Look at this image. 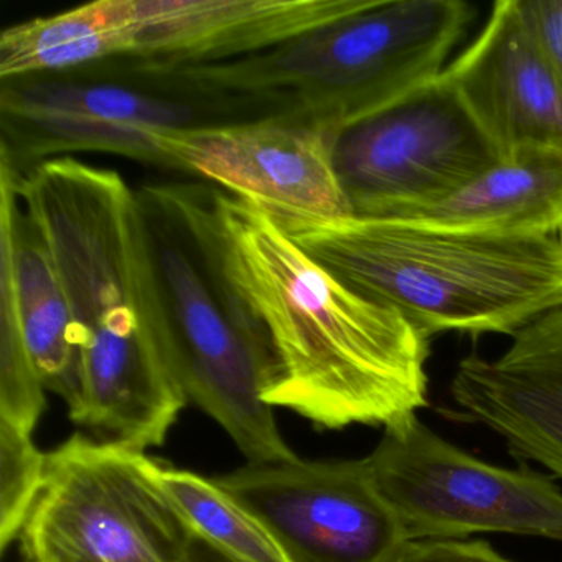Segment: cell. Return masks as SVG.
Instances as JSON below:
<instances>
[{
    "mask_svg": "<svg viewBox=\"0 0 562 562\" xmlns=\"http://www.w3.org/2000/svg\"><path fill=\"white\" fill-rule=\"evenodd\" d=\"M136 37L137 0H94L5 29L0 34V78L9 83L117 55L133 57Z\"/></svg>",
    "mask_w": 562,
    "mask_h": 562,
    "instance_id": "e0dca14e",
    "label": "cell"
},
{
    "mask_svg": "<svg viewBox=\"0 0 562 562\" xmlns=\"http://www.w3.org/2000/svg\"><path fill=\"white\" fill-rule=\"evenodd\" d=\"M381 220L502 235H555L562 232V153L522 150L443 202Z\"/></svg>",
    "mask_w": 562,
    "mask_h": 562,
    "instance_id": "2e32d148",
    "label": "cell"
},
{
    "mask_svg": "<svg viewBox=\"0 0 562 562\" xmlns=\"http://www.w3.org/2000/svg\"><path fill=\"white\" fill-rule=\"evenodd\" d=\"M47 453L32 434L0 419V549L19 539L25 519L44 485Z\"/></svg>",
    "mask_w": 562,
    "mask_h": 562,
    "instance_id": "ffe728a7",
    "label": "cell"
},
{
    "mask_svg": "<svg viewBox=\"0 0 562 562\" xmlns=\"http://www.w3.org/2000/svg\"><path fill=\"white\" fill-rule=\"evenodd\" d=\"M393 562H512L482 539L409 541Z\"/></svg>",
    "mask_w": 562,
    "mask_h": 562,
    "instance_id": "44dd1931",
    "label": "cell"
},
{
    "mask_svg": "<svg viewBox=\"0 0 562 562\" xmlns=\"http://www.w3.org/2000/svg\"><path fill=\"white\" fill-rule=\"evenodd\" d=\"M179 562H238L236 559L229 558L225 552L218 551L213 548L209 542L203 539L196 538L193 535L192 541H190L189 548H187L186 554L180 559Z\"/></svg>",
    "mask_w": 562,
    "mask_h": 562,
    "instance_id": "603a6c76",
    "label": "cell"
},
{
    "mask_svg": "<svg viewBox=\"0 0 562 562\" xmlns=\"http://www.w3.org/2000/svg\"><path fill=\"white\" fill-rule=\"evenodd\" d=\"M364 462L407 542L476 532L562 539V492L551 479L490 465L417 416L384 427Z\"/></svg>",
    "mask_w": 562,
    "mask_h": 562,
    "instance_id": "8992f818",
    "label": "cell"
},
{
    "mask_svg": "<svg viewBox=\"0 0 562 562\" xmlns=\"http://www.w3.org/2000/svg\"><path fill=\"white\" fill-rule=\"evenodd\" d=\"M368 0H137L133 57L154 74L243 60L291 44Z\"/></svg>",
    "mask_w": 562,
    "mask_h": 562,
    "instance_id": "4fadbf2b",
    "label": "cell"
},
{
    "mask_svg": "<svg viewBox=\"0 0 562 562\" xmlns=\"http://www.w3.org/2000/svg\"><path fill=\"white\" fill-rule=\"evenodd\" d=\"M45 390L25 344L11 279L0 274V419L34 432L44 414Z\"/></svg>",
    "mask_w": 562,
    "mask_h": 562,
    "instance_id": "d6986e66",
    "label": "cell"
},
{
    "mask_svg": "<svg viewBox=\"0 0 562 562\" xmlns=\"http://www.w3.org/2000/svg\"><path fill=\"white\" fill-rule=\"evenodd\" d=\"M502 160L443 74L341 127L334 146L357 218L443 202Z\"/></svg>",
    "mask_w": 562,
    "mask_h": 562,
    "instance_id": "52a82bcc",
    "label": "cell"
},
{
    "mask_svg": "<svg viewBox=\"0 0 562 562\" xmlns=\"http://www.w3.org/2000/svg\"><path fill=\"white\" fill-rule=\"evenodd\" d=\"M2 149L12 160L60 150H94L166 164L160 134L189 127L193 110L180 101L114 85L81 81L12 83L0 98Z\"/></svg>",
    "mask_w": 562,
    "mask_h": 562,
    "instance_id": "8fae6325",
    "label": "cell"
},
{
    "mask_svg": "<svg viewBox=\"0 0 562 562\" xmlns=\"http://www.w3.org/2000/svg\"><path fill=\"white\" fill-rule=\"evenodd\" d=\"M258 361L262 401L321 429L393 426L427 404L430 337L348 288L265 206L192 186L147 187Z\"/></svg>",
    "mask_w": 562,
    "mask_h": 562,
    "instance_id": "6da1fadb",
    "label": "cell"
},
{
    "mask_svg": "<svg viewBox=\"0 0 562 562\" xmlns=\"http://www.w3.org/2000/svg\"><path fill=\"white\" fill-rule=\"evenodd\" d=\"M473 19L462 0H368L266 54L166 75L203 93H291L289 106L341 130L439 77Z\"/></svg>",
    "mask_w": 562,
    "mask_h": 562,
    "instance_id": "277c9868",
    "label": "cell"
},
{
    "mask_svg": "<svg viewBox=\"0 0 562 562\" xmlns=\"http://www.w3.org/2000/svg\"><path fill=\"white\" fill-rule=\"evenodd\" d=\"M496 358H463L450 384L460 416L562 479V307L512 335Z\"/></svg>",
    "mask_w": 562,
    "mask_h": 562,
    "instance_id": "5bb4252c",
    "label": "cell"
},
{
    "mask_svg": "<svg viewBox=\"0 0 562 562\" xmlns=\"http://www.w3.org/2000/svg\"><path fill=\"white\" fill-rule=\"evenodd\" d=\"M19 195L50 249L70 305L78 426L146 452L189 404L176 380V334L143 196L113 169L74 157L19 176Z\"/></svg>",
    "mask_w": 562,
    "mask_h": 562,
    "instance_id": "7a4b0ae2",
    "label": "cell"
},
{
    "mask_svg": "<svg viewBox=\"0 0 562 562\" xmlns=\"http://www.w3.org/2000/svg\"><path fill=\"white\" fill-rule=\"evenodd\" d=\"M18 164L0 153V274L14 289L19 321L47 390L70 403L77 381V344L70 305L57 266L19 195Z\"/></svg>",
    "mask_w": 562,
    "mask_h": 562,
    "instance_id": "9a60e30c",
    "label": "cell"
},
{
    "mask_svg": "<svg viewBox=\"0 0 562 562\" xmlns=\"http://www.w3.org/2000/svg\"><path fill=\"white\" fill-rule=\"evenodd\" d=\"M154 465L139 450L74 434L47 453L19 535L22 562H179L193 532Z\"/></svg>",
    "mask_w": 562,
    "mask_h": 562,
    "instance_id": "5b68a950",
    "label": "cell"
},
{
    "mask_svg": "<svg viewBox=\"0 0 562 562\" xmlns=\"http://www.w3.org/2000/svg\"><path fill=\"white\" fill-rule=\"evenodd\" d=\"M340 127L288 108L255 123L160 134L167 166L192 170L278 215L351 216L334 166Z\"/></svg>",
    "mask_w": 562,
    "mask_h": 562,
    "instance_id": "30bf717a",
    "label": "cell"
},
{
    "mask_svg": "<svg viewBox=\"0 0 562 562\" xmlns=\"http://www.w3.org/2000/svg\"><path fill=\"white\" fill-rule=\"evenodd\" d=\"M147 206V205H146ZM176 334V380L249 462L299 459L262 401L258 361L182 236L147 209Z\"/></svg>",
    "mask_w": 562,
    "mask_h": 562,
    "instance_id": "ba28073f",
    "label": "cell"
},
{
    "mask_svg": "<svg viewBox=\"0 0 562 562\" xmlns=\"http://www.w3.org/2000/svg\"><path fill=\"white\" fill-rule=\"evenodd\" d=\"M213 482L261 522L289 562H393L407 542L364 459L249 462Z\"/></svg>",
    "mask_w": 562,
    "mask_h": 562,
    "instance_id": "9c48e42d",
    "label": "cell"
},
{
    "mask_svg": "<svg viewBox=\"0 0 562 562\" xmlns=\"http://www.w3.org/2000/svg\"><path fill=\"white\" fill-rule=\"evenodd\" d=\"M154 475L196 538L238 562H289L261 522L213 480L157 462Z\"/></svg>",
    "mask_w": 562,
    "mask_h": 562,
    "instance_id": "ac0fdd59",
    "label": "cell"
},
{
    "mask_svg": "<svg viewBox=\"0 0 562 562\" xmlns=\"http://www.w3.org/2000/svg\"><path fill=\"white\" fill-rule=\"evenodd\" d=\"M518 8L562 85V0H518Z\"/></svg>",
    "mask_w": 562,
    "mask_h": 562,
    "instance_id": "7402d4cb",
    "label": "cell"
},
{
    "mask_svg": "<svg viewBox=\"0 0 562 562\" xmlns=\"http://www.w3.org/2000/svg\"><path fill=\"white\" fill-rule=\"evenodd\" d=\"M358 294L440 331L508 334L562 307V235L467 232L406 220L272 213Z\"/></svg>",
    "mask_w": 562,
    "mask_h": 562,
    "instance_id": "3957f363",
    "label": "cell"
},
{
    "mask_svg": "<svg viewBox=\"0 0 562 562\" xmlns=\"http://www.w3.org/2000/svg\"><path fill=\"white\" fill-rule=\"evenodd\" d=\"M503 160L562 153V85L518 0H498L476 41L442 71Z\"/></svg>",
    "mask_w": 562,
    "mask_h": 562,
    "instance_id": "7c38bea8",
    "label": "cell"
}]
</instances>
